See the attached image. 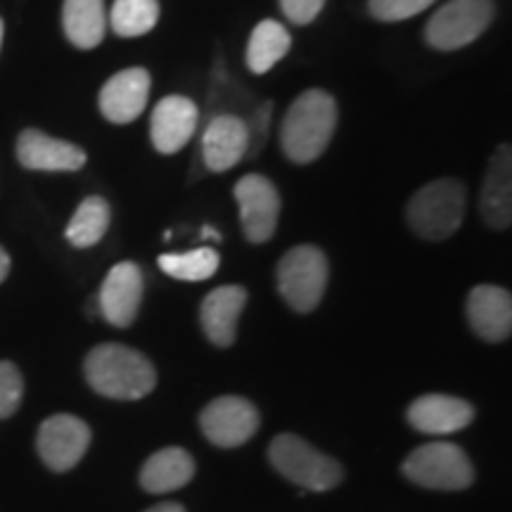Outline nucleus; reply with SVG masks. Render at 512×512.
Returning <instances> with one entry per match:
<instances>
[{"label":"nucleus","instance_id":"nucleus-1","mask_svg":"<svg viewBox=\"0 0 512 512\" xmlns=\"http://www.w3.org/2000/svg\"><path fill=\"white\" fill-rule=\"evenodd\" d=\"M86 380L100 396L138 401L155 389L157 370L140 351L124 344H100L83 361Z\"/></svg>","mask_w":512,"mask_h":512},{"label":"nucleus","instance_id":"nucleus-2","mask_svg":"<svg viewBox=\"0 0 512 512\" xmlns=\"http://www.w3.org/2000/svg\"><path fill=\"white\" fill-rule=\"evenodd\" d=\"M337 128V102L330 93L311 88L285 114L280 143L294 164H311L328 150Z\"/></svg>","mask_w":512,"mask_h":512},{"label":"nucleus","instance_id":"nucleus-3","mask_svg":"<svg viewBox=\"0 0 512 512\" xmlns=\"http://www.w3.org/2000/svg\"><path fill=\"white\" fill-rule=\"evenodd\" d=\"M467 195L456 178H441L415 192L406 207V221L422 240H446L463 226Z\"/></svg>","mask_w":512,"mask_h":512},{"label":"nucleus","instance_id":"nucleus-4","mask_svg":"<svg viewBox=\"0 0 512 512\" xmlns=\"http://www.w3.org/2000/svg\"><path fill=\"white\" fill-rule=\"evenodd\" d=\"M268 460L285 479L309 491H330L342 482L344 470L297 434H278L268 446Z\"/></svg>","mask_w":512,"mask_h":512},{"label":"nucleus","instance_id":"nucleus-5","mask_svg":"<svg viewBox=\"0 0 512 512\" xmlns=\"http://www.w3.org/2000/svg\"><path fill=\"white\" fill-rule=\"evenodd\" d=\"M403 477L434 491H463L475 482V467L451 441H430L403 460Z\"/></svg>","mask_w":512,"mask_h":512},{"label":"nucleus","instance_id":"nucleus-6","mask_svg":"<svg viewBox=\"0 0 512 512\" xmlns=\"http://www.w3.org/2000/svg\"><path fill=\"white\" fill-rule=\"evenodd\" d=\"M278 290L287 306L299 313L318 309L328 287V256L313 245L292 247L278 264Z\"/></svg>","mask_w":512,"mask_h":512},{"label":"nucleus","instance_id":"nucleus-7","mask_svg":"<svg viewBox=\"0 0 512 512\" xmlns=\"http://www.w3.org/2000/svg\"><path fill=\"white\" fill-rule=\"evenodd\" d=\"M494 15V0H448L427 22L425 38L441 53L460 50L475 43L489 29Z\"/></svg>","mask_w":512,"mask_h":512},{"label":"nucleus","instance_id":"nucleus-8","mask_svg":"<svg viewBox=\"0 0 512 512\" xmlns=\"http://www.w3.org/2000/svg\"><path fill=\"white\" fill-rule=\"evenodd\" d=\"M233 195L240 207L245 238L252 245H264V242L271 240L280 216L278 188L266 176L247 174L235 183Z\"/></svg>","mask_w":512,"mask_h":512},{"label":"nucleus","instance_id":"nucleus-9","mask_svg":"<svg viewBox=\"0 0 512 512\" xmlns=\"http://www.w3.org/2000/svg\"><path fill=\"white\" fill-rule=\"evenodd\" d=\"M259 425V411L245 396H219L200 415L204 437L221 448L247 444L259 430Z\"/></svg>","mask_w":512,"mask_h":512},{"label":"nucleus","instance_id":"nucleus-10","mask_svg":"<svg viewBox=\"0 0 512 512\" xmlns=\"http://www.w3.org/2000/svg\"><path fill=\"white\" fill-rule=\"evenodd\" d=\"M38 456L53 472H67L86 456L91 427L69 413H57L38 427Z\"/></svg>","mask_w":512,"mask_h":512},{"label":"nucleus","instance_id":"nucleus-11","mask_svg":"<svg viewBox=\"0 0 512 512\" xmlns=\"http://www.w3.org/2000/svg\"><path fill=\"white\" fill-rule=\"evenodd\" d=\"M143 273L133 261L112 266L98 294L100 316L114 328H131L143 302Z\"/></svg>","mask_w":512,"mask_h":512},{"label":"nucleus","instance_id":"nucleus-12","mask_svg":"<svg viewBox=\"0 0 512 512\" xmlns=\"http://www.w3.org/2000/svg\"><path fill=\"white\" fill-rule=\"evenodd\" d=\"M197 105L185 95H166L157 102L150 121L152 145L159 155H174L188 145L197 128Z\"/></svg>","mask_w":512,"mask_h":512},{"label":"nucleus","instance_id":"nucleus-13","mask_svg":"<svg viewBox=\"0 0 512 512\" xmlns=\"http://www.w3.org/2000/svg\"><path fill=\"white\" fill-rule=\"evenodd\" d=\"M150 74L143 67L117 72L100 91V112L112 124H131L143 114L150 95Z\"/></svg>","mask_w":512,"mask_h":512},{"label":"nucleus","instance_id":"nucleus-14","mask_svg":"<svg viewBox=\"0 0 512 512\" xmlns=\"http://www.w3.org/2000/svg\"><path fill=\"white\" fill-rule=\"evenodd\" d=\"M479 214L494 230H505L512 223V152L510 145H498L486 169Z\"/></svg>","mask_w":512,"mask_h":512},{"label":"nucleus","instance_id":"nucleus-15","mask_svg":"<svg viewBox=\"0 0 512 512\" xmlns=\"http://www.w3.org/2000/svg\"><path fill=\"white\" fill-rule=\"evenodd\" d=\"M17 159L29 171H79L86 164V152L67 140L27 128L17 140Z\"/></svg>","mask_w":512,"mask_h":512},{"label":"nucleus","instance_id":"nucleus-16","mask_svg":"<svg viewBox=\"0 0 512 512\" xmlns=\"http://www.w3.org/2000/svg\"><path fill=\"white\" fill-rule=\"evenodd\" d=\"M467 320L484 342H503L512 332V297L498 285H477L467 297Z\"/></svg>","mask_w":512,"mask_h":512},{"label":"nucleus","instance_id":"nucleus-17","mask_svg":"<svg viewBox=\"0 0 512 512\" xmlns=\"http://www.w3.org/2000/svg\"><path fill=\"white\" fill-rule=\"evenodd\" d=\"M406 418L418 432L453 434L465 430L475 420V408L458 396L425 394L411 403Z\"/></svg>","mask_w":512,"mask_h":512},{"label":"nucleus","instance_id":"nucleus-18","mask_svg":"<svg viewBox=\"0 0 512 512\" xmlns=\"http://www.w3.org/2000/svg\"><path fill=\"white\" fill-rule=\"evenodd\" d=\"M247 304V290L240 285L216 287L204 297L200 323L204 335L216 347H230L238 335V320Z\"/></svg>","mask_w":512,"mask_h":512},{"label":"nucleus","instance_id":"nucleus-19","mask_svg":"<svg viewBox=\"0 0 512 512\" xmlns=\"http://www.w3.org/2000/svg\"><path fill=\"white\" fill-rule=\"evenodd\" d=\"M249 147V128L240 117L221 114L211 119L202 138V157L209 171L223 174L242 162Z\"/></svg>","mask_w":512,"mask_h":512},{"label":"nucleus","instance_id":"nucleus-20","mask_svg":"<svg viewBox=\"0 0 512 512\" xmlns=\"http://www.w3.org/2000/svg\"><path fill=\"white\" fill-rule=\"evenodd\" d=\"M195 477V458L185 448L169 446L152 453L140 470V486L147 494H169Z\"/></svg>","mask_w":512,"mask_h":512},{"label":"nucleus","instance_id":"nucleus-21","mask_svg":"<svg viewBox=\"0 0 512 512\" xmlns=\"http://www.w3.org/2000/svg\"><path fill=\"white\" fill-rule=\"evenodd\" d=\"M62 27L76 48H98L107 31L105 3L102 0H64Z\"/></svg>","mask_w":512,"mask_h":512},{"label":"nucleus","instance_id":"nucleus-22","mask_svg":"<svg viewBox=\"0 0 512 512\" xmlns=\"http://www.w3.org/2000/svg\"><path fill=\"white\" fill-rule=\"evenodd\" d=\"M292 46L290 31L283 24L275 22V19H264L259 22L249 36L247 46V67L254 74H266L268 69H273Z\"/></svg>","mask_w":512,"mask_h":512},{"label":"nucleus","instance_id":"nucleus-23","mask_svg":"<svg viewBox=\"0 0 512 512\" xmlns=\"http://www.w3.org/2000/svg\"><path fill=\"white\" fill-rule=\"evenodd\" d=\"M110 216L112 214L107 200H102L98 195L86 197V200L79 204V209H76L72 221H69L64 235H67V240L79 249L98 245V242L105 238L107 228H110Z\"/></svg>","mask_w":512,"mask_h":512},{"label":"nucleus","instance_id":"nucleus-24","mask_svg":"<svg viewBox=\"0 0 512 512\" xmlns=\"http://www.w3.org/2000/svg\"><path fill=\"white\" fill-rule=\"evenodd\" d=\"M157 0H114L110 12V27L121 38H136L150 34L157 27Z\"/></svg>","mask_w":512,"mask_h":512},{"label":"nucleus","instance_id":"nucleus-25","mask_svg":"<svg viewBox=\"0 0 512 512\" xmlns=\"http://www.w3.org/2000/svg\"><path fill=\"white\" fill-rule=\"evenodd\" d=\"M157 264L171 278L183 280V283H200L219 271L221 259L216 249L197 247L183 254H162Z\"/></svg>","mask_w":512,"mask_h":512},{"label":"nucleus","instance_id":"nucleus-26","mask_svg":"<svg viewBox=\"0 0 512 512\" xmlns=\"http://www.w3.org/2000/svg\"><path fill=\"white\" fill-rule=\"evenodd\" d=\"M24 396V380L15 363L0 361V420L17 413Z\"/></svg>","mask_w":512,"mask_h":512},{"label":"nucleus","instance_id":"nucleus-27","mask_svg":"<svg viewBox=\"0 0 512 512\" xmlns=\"http://www.w3.org/2000/svg\"><path fill=\"white\" fill-rule=\"evenodd\" d=\"M434 0H370V15L380 22H403L425 12Z\"/></svg>","mask_w":512,"mask_h":512},{"label":"nucleus","instance_id":"nucleus-28","mask_svg":"<svg viewBox=\"0 0 512 512\" xmlns=\"http://www.w3.org/2000/svg\"><path fill=\"white\" fill-rule=\"evenodd\" d=\"M285 17L294 24H311L325 8V0H280Z\"/></svg>","mask_w":512,"mask_h":512},{"label":"nucleus","instance_id":"nucleus-29","mask_svg":"<svg viewBox=\"0 0 512 512\" xmlns=\"http://www.w3.org/2000/svg\"><path fill=\"white\" fill-rule=\"evenodd\" d=\"M145 512H185L183 505L178 503H159V505H152V508H147Z\"/></svg>","mask_w":512,"mask_h":512},{"label":"nucleus","instance_id":"nucleus-30","mask_svg":"<svg viewBox=\"0 0 512 512\" xmlns=\"http://www.w3.org/2000/svg\"><path fill=\"white\" fill-rule=\"evenodd\" d=\"M8 273H10V256L3 247H0V283L8 278Z\"/></svg>","mask_w":512,"mask_h":512},{"label":"nucleus","instance_id":"nucleus-31","mask_svg":"<svg viewBox=\"0 0 512 512\" xmlns=\"http://www.w3.org/2000/svg\"><path fill=\"white\" fill-rule=\"evenodd\" d=\"M202 238L204 240H221V233H216V230L211 226H204L202 228Z\"/></svg>","mask_w":512,"mask_h":512},{"label":"nucleus","instance_id":"nucleus-32","mask_svg":"<svg viewBox=\"0 0 512 512\" xmlns=\"http://www.w3.org/2000/svg\"><path fill=\"white\" fill-rule=\"evenodd\" d=\"M3 31L5 27H3V19H0V43H3Z\"/></svg>","mask_w":512,"mask_h":512}]
</instances>
